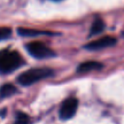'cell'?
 <instances>
[{"instance_id": "cell-8", "label": "cell", "mask_w": 124, "mask_h": 124, "mask_svg": "<svg viewBox=\"0 0 124 124\" xmlns=\"http://www.w3.org/2000/svg\"><path fill=\"white\" fill-rule=\"evenodd\" d=\"M105 29V23L101 18H97L93 21L90 27V36H95L102 33Z\"/></svg>"}, {"instance_id": "cell-10", "label": "cell", "mask_w": 124, "mask_h": 124, "mask_svg": "<svg viewBox=\"0 0 124 124\" xmlns=\"http://www.w3.org/2000/svg\"><path fill=\"white\" fill-rule=\"evenodd\" d=\"M12 35V29L10 27H0V41L8 39Z\"/></svg>"}, {"instance_id": "cell-11", "label": "cell", "mask_w": 124, "mask_h": 124, "mask_svg": "<svg viewBox=\"0 0 124 124\" xmlns=\"http://www.w3.org/2000/svg\"><path fill=\"white\" fill-rule=\"evenodd\" d=\"M16 122L17 124H29V117L23 112H18L16 115Z\"/></svg>"}, {"instance_id": "cell-2", "label": "cell", "mask_w": 124, "mask_h": 124, "mask_svg": "<svg viewBox=\"0 0 124 124\" xmlns=\"http://www.w3.org/2000/svg\"><path fill=\"white\" fill-rule=\"evenodd\" d=\"M22 58L17 51L2 50L0 51V73H11L22 65Z\"/></svg>"}, {"instance_id": "cell-3", "label": "cell", "mask_w": 124, "mask_h": 124, "mask_svg": "<svg viewBox=\"0 0 124 124\" xmlns=\"http://www.w3.org/2000/svg\"><path fill=\"white\" fill-rule=\"evenodd\" d=\"M26 49L29 52L30 55H32L35 58L38 59H44V58H49L55 55L54 51L50 49L48 46H46L42 42L34 41L26 45Z\"/></svg>"}, {"instance_id": "cell-12", "label": "cell", "mask_w": 124, "mask_h": 124, "mask_svg": "<svg viewBox=\"0 0 124 124\" xmlns=\"http://www.w3.org/2000/svg\"><path fill=\"white\" fill-rule=\"evenodd\" d=\"M122 36H123V37H124V31H123V32H122Z\"/></svg>"}, {"instance_id": "cell-5", "label": "cell", "mask_w": 124, "mask_h": 124, "mask_svg": "<svg viewBox=\"0 0 124 124\" xmlns=\"http://www.w3.org/2000/svg\"><path fill=\"white\" fill-rule=\"evenodd\" d=\"M116 43H117V40L114 37H112V36H104V37H101L100 39L91 41L90 43L86 44L84 46V47L86 49H89V50H99V49L113 46Z\"/></svg>"}, {"instance_id": "cell-13", "label": "cell", "mask_w": 124, "mask_h": 124, "mask_svg": "<svg viewBox=\"0 0 124 124\" xmlns=\"http://www.w3.org/2000/svg\"><path fill=\"white\" fill-rule=\"evenodd\" d=\"M54 1H59V0H54Z\"/></svg>"}, {"instance_id": "cell-7", "label": "cell", "mask_w": 124, "mask_h": 124, "mask_svg": "<svg viewBox=\"0 0 124 124\" xmlns=\"http://www.w3.org/2000/svg\"><path fill=\"white\" fill-rule=\"evenodd\" d=\"M17 33L21 36L25 37H35L39 35H46V34H51L49 32H45V31H40L36 29H30V28H18Z\"/></svg>"}, {"instance_id": "cell-4", "label": "cell", "mask_w": 124, "mask_h": 124, "mask_svg": "<svg viewBox=\"0 0 124 124\" xmlns=\"http://www.w3.org/2000/svg\"><path fill=\"white\" fill-rule=\"evenodd\" d=\"M78 101L76 98H68L66 99L59 109V117L62 120H68L70 118H72L78 109Z\"/></svg>"}, {"instance_id": "cell-9", "label": "cell", "mask_w": 124, "mask_h": 124, "mask_svg": "<svg viewBox=\"0 0 124 124\" xmlns=\"http://www.w3.org/2000/svg\"><path fill=\"white\" fill-rule=\"evenodd\" d=\"M16 92V87L11 83H6L1 86L0 88V97L6 98L14 95Z\"/></svg>"}, {"instance_id": "cell-6", "label": "cell", "mask_w": 124, "mask_h": 124, "mask_svg": "<svg viewBox=\"0 0 124 124\" xmlns=\"http://www.w3.org/2000/svg\"><path fill=\"white\" fill-rule=\"evenodd\" d=\"M104 65L98 61H86L78 65L77 71L79 73H87L91 71H98L101 70Z\"/></svg>"}, {"instance_id": "cell-1", "label": "cell", "mask_w": 124, "mask_h": 124, "mask_svg": "<svg viewBox=\"0 0 124 124\" xmlns=\"http://www.w3.org/2000/svg\"><path fill=\"white\" fill-rule=\"evenodd\" d=\"M52 75V70L48 68H34L21 73L17 77V81L23 86H29L39 80L49 78Z\"/></svg>"}]
</instances>
